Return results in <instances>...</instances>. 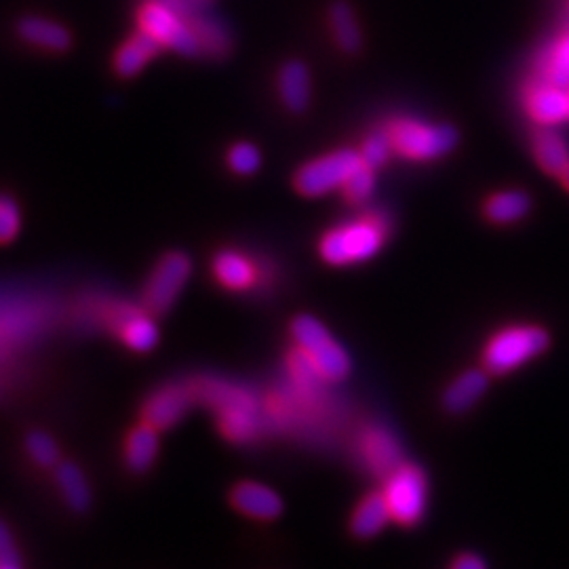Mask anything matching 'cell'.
<instances>
[{
    "label": "cell",
    "mask_w": 569,
    "mask_h": 569,
    "mask_svg": "<svg viewBox=\"0 0 569 569\" xmlns=\"http://www.w3.org/2000/svg\"><path fill=\"white\" fill-rule=\"evenodd\" d=\"M197 401H203L218 411V422L222 434L234 443L253 441L260 429V405L247 388L234 387L218 380L192 382Z\"/></svg>",
    "instance_id": "obj_1"
},
{
    "label": "cell",
    "mask_w": 569,
    "mask_h": 569,
    "mask_svg": "<svg viewBox=\"0 0 569 569\" xmlns=\"http://www.w3.org/2000/svg\"><path fill=\"white\" fill-rule=\"evenodd\" d=\"M390 222L382 213H365L363 218L331 228L320 239V257L331 266L359 264L373 257L387 241Z\"/></svg>",
    "instance_id": "obj_2"
},
{
    "label": "cell",
    "mask_w": 569,
    "mask_h": 569,
    "mask_svg": "<svg viewBox=\"0 0 569 569\" xmlns=\"http://www.w3.org/2000/svg\"><path fill=\"white\" fill-rule=\"evenodd\" d=\"M550 344L547 329L538 325H513L498 331L483 350V365L489 373H510L540 357Z\"/></svg>",
    "instance_id": "obj_3"
},
{
    "label": "cell",
    "mask_w": 569,
    "mask_h": 569,
    "mask_svg": "<svg viewBox=\"0 0 569 569\" xmlns=\"http://www.w3.org/2000/svg\"><path fill=\"white\" fill-rule=\"evenodd\" d=\"M392 150L411 160H434L452 152L457 131L450 125H431L415 118H399L388 125Z\"/></svg>",
    "instance_id": "obj_4"
},
{
    "label": "cell",
    "mask_w": 569,
    "mask_h": 569,
    "mask_svg": "<svg viewBox=\"0 0 569 569\" xmlns=\"http://www.w3.org/2000/svg\"><path fill=\"white\" fill-rule=\"evenodd\" d=\"M292 334L297 348L313 361L327 384L341 382L348 376L350 359L320 320L302 315L292 323Z\"/></svg>",
    "instance_id": "obj_5"
},
{
    "label": "cell",
    "mask_w": 569,
    "mask_h": 569,
    "mask_svg": "<svg viewBox=\"0 0 569 569\" xmlns=\"http://www.w3.org/2000/svg\"><path fill=\"white\" fill-rule=\"evenodd\" d=\"M382 494L387 498L390 517L397 524L415 525L424 517L429 485L424 473L418 466L401 462L388 475Z\"/></svg>",
    "instance_id": "obj_6"
},
{
    "label": "cell",
    "mask_w": 569,
    "mask_h": 569,
    "mask_svg": "<svg viewBox=\"0 0 569 569\" xmlns=\"http://www.w3.org/2000/svg\"><path fill=\"white\" fill-rule=\"evenodd\" d=\"M139 28L152 34L160 45L169 46L182 55H199L201 45L190 22L162 0H148L137 15Z\"/></svg>",
    "instance_id": "obj_7"
},
{
    "label": "cell",
    "mask_w": 569,
    "mask_h": 569,
    "mask_svg": "<svg viewBox=\"0 0 569 569\" xmlns=\"http://www.w3.org/2000/svg\"><path fill=\"white\" fill-rule=\"evenodd\" d=\"M363 165L361 152L336 150L306 162L296 173V190L304 197H323L341 188L346 180Z\"/></svg>",
    "instance_id": "obj_8"
},
{
    "label": "cell",
    "mask_w": 569,
    "mask_h": 569,
    "mask_svg": "<svg viewBox=\"0 0 569 569\" xmlns=\"http://www.w3.org/2000/svg\"><path fill=\"white\" fill-rule=\"evenodd\" d=\"M192 273L188 255L180 251L167 253L150 274L144 289V308L150 315H165L182 294Z\"/></svg>",
    "instance_id": "obj_9"
},
{
    "label": "cell",
    "mask_w": 569,
    "mask_h": 569,
    "mask_svg": "<svg viewBox=\"0 0 569 569\" xmlns=\"http://www.w3.org/2000/svg\"><path fill=\"white\" fill-rule=\"evenodd\" d=\"M194 403H197V394L192 384H167L155 390L146 399L141 408V418L146 424L155 426L157 431H165L178 424L186 415V411Z\"/></svg>",
    "instance_id": "obj_10"
},
{
    "label": "cell",
    "mask_w": 569,
    "mask_h": 569,
    "mask_svg": "<svg viewBox=\"0 0 569 569\" xmlns=\"http://www.w3.org/2000/svg\"><path fill=\"white\" fill-rule=\"evenodd\" d=\"M524 104L527 114L542 127H557L569 118L568 92L545 78L525 89Z\"/></svg>",
    "instance_id": "obj_11"
},
{
    "label": "cell",
    "mask_w": 569,
    "mask_h": 569,
    "mask_svg": "<svg viewBox=\"0 0 569 569\" xmlns=\"http://www.w3.org/2000/svg\"><path fill=\"white\" fill-rule=\"evenodd\" d=\"M359 452L365 466L378 477H388L403 462L399 441L380 424H371L365 429L359 436Z\"/></svg>",
    "instance_id": "obj_12"
},
{
    "label": "cell",
    "mask_w": 569,
    "mask_h": 569,
    "mask_svg": "<svg viewBox=\"0 0 569 569\" xmlns=\"http://www.w3.org/2000/svg\"><path fill=\"white\" fill-rule=\"evenodd\" d=\"M148 315V310L141 313L127 304H114L108 313V323L129 348L137 352H146L152 350L159 341V329Z\"/></svg>",
    "instance_id": "obj_13"
},
{
    "label": "cell",
    "mask_w": 569,
    "mask_h": 569,
    "mask_svg": "<svg viewBox=\"0 0 569 569\" xmlns=\"http://www.w3.org/2000/svg\"><path fill=\"white\" fill-rule=\"evenodd\" d=\"M230 502L241 515L257 521H273L283 513V502L278 494L271 487L253 481L239 483L230 494Z\"/></svg>",
    "instance_id": "obj_14"
},
{
    "label": "cell",
    "mask_w": 569,
    "mask_h": 569,
    "mask_svg": "<svg viewBox=\"0 0 569 569\" xmlns=\"http://www.w3.org/2000/svg\"><path fill=\"white\" fill-rule=\"evenodd\" d=\"M278 95L287 110L304 113L310 104V72L304 62L289 60L278 72Z\"/></svg>",
    "instance_id": "obj_15"
},
{
    "label": "cell",
    "mask_w": 569,
    "mask_h": 569,
    "mask_svg": "<svg viewBox=\"0 0 569 569\" xmlns=\"http://www.w3.org/2000/svg\"><path fill=\"white\" fill-rule=\"evenodd\" d=\"M213 274L222 287L232 292L251 289L257 281V268L247 255L239 251H222L213 260Z\"/></svg>",
    "instance_id": "obj_16"
},
{
    "label": "cell",
    "mask_w": 569,
    "mask_h": 569,
    "mask_svg": "<svg viewBox=\"0 0 569 569\" xmlns=\"http://www.w3.org/2000/svg\"><path fill=\"white\" fill-rule=\"evenodd\" d=\"M160 43L148 32L139 30L125 45L120 46L114 55V70L123 78H131L139 74L144 66L160 51Z\"/></svg>",
    "instance_id": "obj_17"
},
{
    "label": "cell",
    "mask_w": 569,
    "mask_h": 569,
    "mask_svg": "<svg viewBox=\"0 0 569 569\" xmlns=\"http://www.w3.org/2000/svg\"><path fill=\"white\" fill-rule=\"evenodd\" d=\"M534 157L542 171L561 178L569 167V144L552 127H540L534 134Z\"/></svg>",
    "instance_id": "obj_18"
},
{
    "label": "cell",
    "mask_w": 569,
    "mask_h": 569,
    "mask_svg": "<svg viewBox=\"0 0 569 569\" xmlns=\"http://www.w3.org/2000/svg\"><path fill=\"white\" fill-rule=\"evenodd\" d=\"M18 34L25 43L46 51H66L72 45L69 28L45 18H23L18 23Z\"/></svg>",
    "instance_id": "obj_19"
},
{
    "label": "cell",
    "mask_w": 569,
    "mask_h": 569,
    "mask_svg": "<svg viewBox=\"0 0 569 569\" xmlns=\"http://www.w3.org/2000/svg\"><path fill=\"white\" fill-rule=\"evenodd\" d=\"M485 390H487V373L481 369H468L462 376H457L445 390L443 403L452 413H464L477 405Z\"/></svg>",
    "instance_id": "obj_20"
},
{
    "label": "cell",
    "mask_w": 569,
    "mask_h": 569,
    "mask_svg": "<svg viewBox=\"0 0 569 569\" xmlns=\"http://www.w3.org/2000/svg\"><path fill=\"white\" fill-rule=\"evenodd\" d=\"M392 517H390V508H388L384 494L371 492L355 508L352 519H350V529L357 538H373L384 529V525Z\"/></svg>",
    "instance_id": "obj_21"
},
{
    "label": "cell",
    "mask_w": 569,
    "mask_h": 569,
    "mask_svg": "<svg viewBox=\"0 0 569 569\" xmlns=\"http://www.w3.org/2000/svg\"><path fill=\"white\" fill-rule=\"evenodd\" d=\"M329 25L336 45L340 46L344 53H359L363 46V32L359 20L355 15V9L346 0H336L329 7Z\"/></svg>",
    "instance_id": "obj_22"
},
{
    "label": "cell",
    "mask_w": 569,
    "mask_h": 569,
    "mask_svg": "<svg viewBox=\"0 0 569 569\" xmlns=\"http://www.w3.org/2000/svg\"><path fill=\"white\" fill-rule=\"evenodd\" d=\"M159 454V431L150 424H139L125 441V462L134 473H146Z\"/></svg>",
    "instance_id": "obj_23"
},
{
    "label": "cell",
    "mask_w": 569,
    "mask_h": 569,
    "mask_svg": "<svg viewBox=\"0 0 569 569\" xmlns=\"http://www.w3.org/2000/svg\"><path fill=\"white\" fill-rule=\"evenodd\" d=\"M531 199L524 190H502L498 194H492L485 203V218L494 224H515L524 220L529 213Z\"/></svg>",
    "instance_id": "obj_24"
},
{
    "label": "cell",
    "mask_w": 569,
    "mask_h": 569,
    "mask_svg": "<svg viewBox=\"0 0 569 569\" xmlns=\"http://www.w3.org/2000/svg\"><path fill=\"white\" fill-rule=\"evenodd\" d=\"M190 25L199 39V45H201V53H207L211 57H224L228 51H230V34L224 28V23L211 15L206 13H197L192 15Z\"/></svg>",
    "instance_id": "obj_25"
},
{
    "label": "cell",
    "mask_w": 569,
    "mask_h": 569,
    "mask_svg": "<svg viewBox=\"0 0 569 569\" xmlns=\"http://www.w3.org/2000/svg\"><path fill=\"white\" fill-rule=\"evenodd\" d=\"M55 478L60 483V489L64 494V498L69 502L70 508L76 513H83L89 508L92 504V489L89 483L83 475V471L76 464L64 462L57 466Z\"/></svg>",
    "instance_id": "obj_26"
},
{
    "label": "cell",
    "mask_w": 569,
    "mask_h": 569,
    "mask_svg": "<svg viewBox=\"0 0 569 569\" xmlns=\"http://www.w3.org/2000/svg\"><path fill=\"white\" fill-rule=\"evenodd\" d=\"M540 72L548 83L559 85L563 89L569 87V34H563L559 41L550 45L540 62Z\"/></svg>",
    "instance_id": "obj_27"
},
{
    "label": "cell",
    "mask_w": 569,
    "mask_h": 569,
    "mask_svg": "<svg viewBox=\"0 0 569 569\" xmlns=\"http://www.w3.org/2000/svg\"><path fill=\"white\" fill-rule=\"evenodd\" d=\"M373 188H376L373 167H369V165L363 162L357 171H352V176L341 186V192H344L346 201L359 206V203H365L373 194Z\"/></svg>",
    "instance_id": "obj_28"
},
{
    "label": "cell",
    "mask_w": 569,
    "mask_h": 569,
    "mask_svg": "<svg viewBox=\"0 0 569 569\" xmlns=\"http://www.w3.org/2000/svg\"><path fill=\"white\" fill-rule=\"evenodd\" d=\"M25 450L28 455L43 468H51V466H57V460H60V450L55 445V441L46 433L41 431H34V433L28 434L25 439Z\"/></svg>",
    "instance_id": "obj_29"
},
{
    "label": "cell",
    "mask_w": 569,
    "mask_h": 569,
    "mask_svg": "<svg viewBox=\"0 0 569 569\" xmlns=\"http://www.w3.org/2000/svg\"><path fill=\"white\" fill-rule=\"evenodd\" d=\"M260 162H262L260 150H257L253 144H247V141L234 144V146L230 148V152H228V165H230V169H232L234 173H239V176H251V173H255V171L260 169Z\"/></svg>",
    "instance_id": "obj_30"
},
{
    "label": "cell",
    "mask_w": 569,
    "mask_h": 569,
    "mask_svg": "<svg viewBox=\"0 0 569 569\" xmlns=\"http://www.w3.org/2000/svg\"><path fill=\"white\" fill-rule=\"evenodd\" d=\"M20 228H22L20 207L11 197L0 194V245L11 243L20 234Z\"/></svg>",
    "instance_id": "obj_31"
},
{
    "label": "cell",
    "mask_w": 569,
    "mask_h": 569,
    "mask_svg": "<svg viewBox=\"0 0 569 569\" xmlns=\"http://www.w3.org/2000/svg\"><path fill=\"white\" fill-rule=\"evenodd\" d=\"M392 152V144L388 134H373V136L365 139L363 148H361V159L365 165L378 169L387 162L388 157Z\"/></svg>",
    "instance_id": "obj_32"
},
{
    "label": "cell",
    "mask_w": 569,
    "mask_h": 569,
    "mask_svg": "<svg viewBox=\"0 0 569 569\" xmlns=\"http://www.w3.org/2000/svg\"><path fill=\"white\" fill-rule=\"evenodd\" d=\"M20 566H22V559L13 545L11 531L7 529V525L0 524V569H15Z\"/></svg>",
    "instance_id": "obj_33"
},
{
    "label": "cell",
    "mask_w": 569,
    "mask_h": 569,
    "mask_svg": "<svg viewBox=\"0 0 569 569\" xmlns=\"http://www.w3.org/2000/svg\"><path fill=\"white\" fill-rule=\"evenodd\" d=\"M165 4H169L173 11H178L186 20H190L192 15L201 13L211 0H162Z\"/></svg>",
    "instance_id": "obj_34"
},
{
    "label": "cell",
    "mask_w": 569,
    "mask_h": 569,
    "mask_svg": "<svg viewBox=\"0 0 569 569\" xmlns=\"http://www.w3.org/2000/svg\"><path fill=\"white\" fill-rule=\"evenodd\" d=\"M452 568L454 569H483L485 568V561L477 557V555H473V552H466V555H460L457 559H455L454 563H452Z\"/></svg>",
    "instance_id": "obj_35"
},
{
    "label": "cell",
    "mask_w": 569,
    "mask_h": 569,
    "mask_svg": "<svg viewBox=\"0 0 569 569\" xmlns=\"http://www.w3.org/2000/svg\"><path fill=\"white\" fill-rule=\"evenodd\" d=\"M561 182H563V186H566V188L569 190V167L566 169V173L561 176Z\"/></svg>",
    "instance_id": "obj_36"
},
{
    "label": "cell",
    "mask_w": 569,
    "mask_h": 569,
    "mask_svg": "<svg viewBox=\"0 0 569 569\" xmlns=\"http://www.w3.org/2000/svg\"><path fill=\"white\" fill-rule=\"evenodd\" d=\"M568 95H569V92H568Z\"/></svg>",
    "instance_id": "obj_37"
}]
</instances>
